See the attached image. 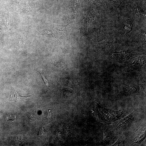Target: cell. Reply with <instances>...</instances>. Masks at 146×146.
Wrapping results in <instances>:
<instances>
[{
  "label": "cell",
  "mask_w": 146,
  "mask_h": 146,
  "mask_svg": "<svg viewBox=\"0 0 146 146\" xmlns=\"http://www.w3.org/2000/svg\"><path fill=\"white\" fill-rule=\"evenodd\" d=\"M90 111L91 116L96 121L108 124L118 120L123 113L121 110L115 111L102 107L96 101L92 104Z\"/></svg>",
  "instance_id": "6da1fadb"
},
{
  "label": "cell",
  "mask_w": 146,
  "mask_h": 146,
  "mask_svg": "<svg viewBox=\"0 0 146 146\" xmlns=\"http://www.w3.org/2000/svg\"><path fill=\"white\" fill-rule=\"evenodd\" d=\"M105 139L107 141H109L112 137L113 133L111 131L107 130L104 132Z\"/></svg>",
  "instance_id": "4fadbf2b"
},
{
  "label": "cell",
  "mask_w": 146,
  "mask_h": 146,
  "mask_svg": "<svg viewBox=\"0 0 146 146\" xmlns=\"http://www.w3.org/2000/svg\"><path fill=\"white\" fill-rule=\"evenodd\" d=\"M97 44L104 49L109 48L111 45V43L109 41L104 40L97 42Z\"/></svg>",
  "instance_id": "9c48e42d"
},
{
  "label": "cell",
  "mask_w": 146,
  "mask_h": 146,
  "mask_svg": "<svg viewBox=\"0 0 146 146\" xmlns=\"http://www.w3.org/2000/svg\"><path fill=\"white\" fill-rule=\"evenodd\" d=\"M120 0H111L112 1H113L114 3L116 4H117V3H119Z\"/></svg>",
  "instance_id": "e0dca14e"
},
{
  "label": "cell",
  "mask_w": 146,
  "mask_h": 146,
  "mask_svg": "<svg viewBox=\"0 0 146 146\" xmlns=\"http://www.w3.org/2000/svg\"><path fill=\"white\" fill-rule=\"evenodd\" d=\"M0 31H0V35H1V33H0Z\"/></svg>",
  "instance_id": "d6986e66"
},
{
  "label": "cell",
  "mask_w": 146,
  "mask_h": 146,
  "mask_svg": "<svg viewBox=\"0 0 146 146\" xmlns=\"http://www.w3.org/2000/svg\"><path fill=\"white\" fill-rule=\"evenodd\" d=\"M31 96H21L17 92L16 89H12L9 94L8 101H13L17 103L18 101L27 100V98Z\"/></svg>",
  "instance_id": "8992f818"
},
{
  "label": "cell",
  "mask_w": 146,
  "mask_h": 146,
  "mask_svg": "<svg viewBox=\"0 0 146 146\" xmlns=\"http://www.w3.org/2000/svg\"><path fill=\"white\" fill-rule=\"evenodd\" d=\"M50 110H49L48 112V114L47 116L46 119L48 121H50L52 119V114L50 111Z\"/></svg>",
  "instance_id": "2e32d148"
},
{
  "label": "cell",
  "mask_w": 146,
  "mask_h": 146,
  "mask_svg": "<svg viewBox=\"0 0 146 146\" xmlns=\"http://www.w3.org/2000/svg\"><path fill=\"white\" fill-rule=\"evenodd\" d=\"M146 60L143 56H139L134 59V61L131 64H127V72L138 71H140L143 66L146 65Z\"/></svg>",
  "instance_id": "5b68a950"
},
{
  "label": "cell",
  "mask_w": 146,
  "mask_h": 146,
  "mask_svg": "<svg viewBox=\"0 0 146 146\" xmlns=\"http://www.w3.org/2000/svg\"><path fill=\"white\" fill-rule=\"evenodd\" d=\"M135 114V111H134L126 117L116 122L114 125L115 128L120 131L125 130L133 121Z\"/></svg>",
  "instance_id": "3957f363"
},
{
  "label": "cell",
  "mask_w": 146,
  "mask_h": 146,
  "mask_svg": "<svg viewBox=\"0 0 146 146\" xmlns=\"http://www.w3.org/2000/svg\"><path fill=\"white\" fill-rule=\"evenodd\" d=\"M14 2L15 3H17L19 2V0H14Z\"/></svg>",
  "instance_id": "ac0fdd59"
},
{
  "label": "cell",
  "mask_w": 146,
  "mask_h": 146,
  "mask_svg": "<svg viewBox=\"0 0 146 146\" xmlns=\"http://www.w3.org/2000/svg\"><path fill=\"white\" fill-rule=\"evenodd\" d=\"M40 74L42 77V78L43 79L44 83H45V85L46 87L47 91H49V90L50 87V85L49 82L46 79V78L45 76L43 75V74L39 71L36 70Z\"/></svg>",
  "instance_id": "7c38bea8"
},
{
  "label": "cell",
  "mask_w": 146,
  "mask_h": 146,
  "mask_svg": "<svg viewBox=\"0 0 146 146\" xmlns=\"http://www.w3.org/2000/svg\"><path fill=\"white\" fill-rule=\"evenodd\" d=\"M140 79V88L142 91H145L146 93V82L144 80L143 77L141 75H139Z\"/></svg>",
  "instance_id": "8fae6325"
},
{
  "label": "cell",
  "mask_w": 146,
  "mask_h": 146,
  "mask_svg": "<svg viewBox=\"0 0 146 146\" xmlns=\"http://www.w3.org/2000/svg\"><path fill=\"white\" fill-rule=\"evenodd\" d=\"M140 87L136 85H127L123 83L119 87L120 92L125 96L140 95Z\"/></svg>",
  "instance_id": "277c9868"
},
{
  "label": "cell",
  "mask_w": 146,
  "mask_h": 146,
  "mask_svg": "<svg viewBox=\"0 0 146 146\" xmlns=\"http://www.w3.org/2000/svg\"><path fill=\"white\" fill-rule=\"evenodd\" d=\"M25 37L23 38V37H22L20 39V40L19 44V48L20 51L21 50V49H23L24 46H25Z\"/></svg>",
  "instance_id": "5bb4252c"
},
{
  "label": "cell",
  "mask_w": 146,
  "mask_h": 146,
  "mask_svg": "<svg viewBox=\"0 0 146 146\" xmlns=\"http://www.w3.org/2000/svg\"><path fill=\"white\" fill-rule=\"evenodd\" d=\"M55 28L58 32L63 34H67L69 31L70 26L68 25L65 26L55 25Z\"/></svg>",
  "instance_id": "ba28073f"
},
{
  "label": "cell",
  "mask_w": 146,
  "mask_h": 146,
  "mask_svg": "<svg viewBox=\"0 0 146 146\" xmlns=\"http://www.w3.org/2000/svg\"><path fill=\"white\" fill-rule=\"evenodd\" d=\"M146 127L139 131L136 135L134 142L136 144L141 143L145 139L146 136Z\"/></svg>",
  "instance_id": "52a82bcc"
},
{
  "label": "cell",
  "mask_w": 146,
  "mask_h": 146,
  "mask_svg": "<svg viewBox=\"0 0 146 146\" xmlns=\"http://www.w3.org/2000/svg\"><path fill=\"white\" fill-rule=\"evenodd\" d=\"M125 140L123 136L121 135L119 136L117 141L112 146H124Z\"/></svg>",
  "instance_id": "30bf717a"
},
{
  "label": "cell",
  "mask_w": 146,
  "mask_h": 146,
  "mask_svg": "<svg viewBox=\"0 0 146 146\" xmlns=\"http://www.w3.org/2000/svg\"><path fill=\"white\" fill-rule=\"evenodd\" d=\"M8 121H14L16 119L15 116L13 115H10L6 117Z\"/></svg>",
  "instance_id": "9a60e30c"
},
{
  "label": "cell",
  "mask_w": 146,
  "mask_h": 146,
  "mask_svg": "<svg viewBox=\"0 0 146 146\" xmlns=\"http://www.w3.org/2000/svg\"><path fill=\"white\" fill-rule=\"evenodd\" d=\"M141 55V53H132L128 50L116 52L111 49L108 56L109 58L111 60L123 64L131 57Z\"/></svg>",
  "instance_id": "7a4b0ae2"
}]
</instances>
